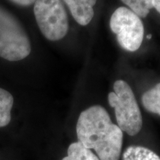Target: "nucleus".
<instances>
[{
	"instance_id": "obj_10",
	"label": "nucleus",
	"mask_w": 160,
	"mask_h": 160,
	"mask_svg": "<svg viewBox=\"0 0 160 160\" xmlns=\"http://www.w3.org/2000/svg\"><path fill=\"white\" fill-rule=\"evenodd\" d=\"M62 160H100L90 149L86 148L81 143L73 142L68 149L67 157Z\"/></svg>"
},
{
	"instance_id": "obj_8",
	"label": "nucleus",
	"mask_w": 160,
	"mask_h": 160,
	"mask_svg": "<svg viewBox=\"0 0 160 160\" xmlns=\"http://www.w3.org/2000/svg\"><path fill=\"white\" fill-rule=\"evenodd\" d=\"M142 103L148 111L160 116V83L143 93Z\"/></svg>"
},
{
	"instance_id": "obj_6",
	"label": "nucleus",
	"mask_w": 160,
	"mask_h": 160,
	"mask_svg": "<svg viewBox=\"0 0 160 160\" xmlns=\"http://www.w3.org/2000/svg\"><path fill=\"white\" fill-rule=\"evenodd\" d=\"M97 0H64L73 19L81 25H87L91 22L94 11L93 6Z\"/></svg>"
},
{
	"instance_id": "obj_11",
	"label": "nucleus",
	"mask_w": 160,
	"mask_h": 160,
	"mask_svg": "<svg viewBox=\"0 0 160 160\" xmlns=\"http://www.w3.org/2000/svg\"><path fill=\"white\" fill-rule=\"evenodd\" d=\"M133 13L139 17L145 18L153 8V0H121Z\"/></svg>"
},
{
	"instance_id": "obj_5",
	"label": "nucleus",
	"mask_w": 160,
	"mask_h": 160,
	"mask_svg": "<svg viewBox=\"0 0 160 160\" xmlns=\"http://www.w3.org/2000/svg\"><path fill=\"white\" fill-rule=\"evenodd\" d=\"M110 28L117 36L118 43L125 51L134 52L142 43L145 32L142 22L128 8L120 7L113 12Z\"/></svg>"
},
{
	"instance_id": "obj_12",
	"label": "nucleus",
	"mask_w": 160,
	"mask_h": 160,
	"mask_svg": "<svg viewBox=\"0 0 160 160\" xmlns=\"http://www.w3.org/2000/svg\"><path fill=\"white\" fill-rule=\"evenodd\" d=\"M12 2L17 4V5L19 6H22V7H28L33 5L35 3L37 0H11Z\"/></svg>"
},
{
	"instance_id": "obj_13",
	"label": "nucleus",
	"mask_w": 160,
	"mask_h": 160,
	"mask_svg": "<svg viewBox=\"0 0 160 160\" xmlns=\"http://www.w3.org/2000/svg\"><path fill=\"white\" fill-rule=\"evenodd\" d=\"M153 6L160 13V0H153Z\"/></svg>"
},
{
	"instance_id": "obj_4",
	"label": "nucleus",
	"mask_w": 160,
	"mask_h": 160,
	"mask_svg": "<svg viewBox=\"0 0 160 160\" xmlns=\"http://www.w3.org/2000/svg\"><path fill=\"white\" fill-rule=\"evenodd\" d=\"M34 16L40 31L50 41H59L68 33L69 23L61 0H37Z\"/></svg>"
},
{
	"instance_id": "obj_9",
	"label": "nucleus",
	"mask_w": 160,
	"mask_h": 160,
	"mask_svg": "<svg viewBox=\"0 0 160 160\" xmlns=\"http://www.w3.org/2000/svg\"><path fill=\"white\" fill-rule=\"evenodd\" d=\"M122 160H160V157L147 148L132 145L124 152Z\"/></svg>"
},
{
	"instance_id": "obj_14",
	"label": "nucleus",
	"mask_w": 160,
	"mask_h": 160,
	"mask_svg": "<svg viewBox=\"0 0 160 160\" xmlns=\"http://www.w3.org/2000/svg\"><path fill=\"white\" fill-rule=\"evenodd\" d=\"M151 37H152L151 35H148V36H147V39H150Z\"/></svg>"
},
{
	"instance_id": "obj_2",
	"label": "nucleus",
	"mask_w": 160,
	"mask_h": 160,
	"mask_svg": "<svg viewBox=\"0 0 160 160\" xmlns=\"http://www.w3.org/2000/svg\"><path fill=\"white\" fill-rule=\"evenodd\" d=\"M31 51L29 37L19 20L0 6V57L17 62L25 59Z\"/></svg>"
},
{
	"instance_id": "obj_1",
	"label": "nucleus",
	"mask_w": 160,
	"mask_h": 160,
	"mask_svg": "<svg viewBox=\"0 0 160 160\" xmlns=\"http://www.w3.org/2000/svg\"><path fill=\"white\" fill-rule=\"evenodd\" d=\"M79 142L93 149L100 160H119L123 133L112 122L107 111L100 105L90 107L80 113L77 124Z\"/></svg>"
},
{
	"instance_id": "obj_7",
	"label": "nucleus",
	"mask_w": 160,
	"mask_h": 160,
	"mask_svg": "<svg viewBox=\"0 0 160 160\" xmlns=\"http://www.w3.org/2000/svg\"><path fill=\"white\" fill-rule=\"evenodd\" d=\"M13 97L11 93L0 88V128L5 127L11 120Z\"/></svg>"
},
{
	"instance_id": "obj_3",
	"label": "nucleus",
	"mask_w": 160,
	"mask_h": 160,
	"mask_svg": "<svg viewBox=\"0 0 160 160\" xmlns=\"http://www.w3.org/2000/svg\"><path fill=\"white\" fill-rule=\"evenodd\" d=\"M113 90L108 94V102L115 109L117 125L130 136L138 134L142 127V117L133 91L121 79L115 82Z\"/></svg>"
}]
</instances>
